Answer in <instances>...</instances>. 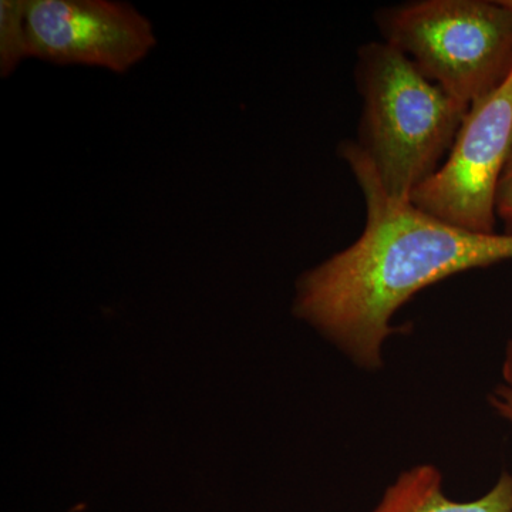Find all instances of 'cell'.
I'll return each instance as SVG.
<instances>
[{"mask_svg":"<svg viewBox=\"0 0 512 512\" xmlns=\"http://www.w3.org/2000/svg\"><path fill=\"white\" fill-rule=\"evenodd\" d=\"M338 154L366 204L357 241L298 279L293 315L369 372L383 367L394 315L427 286L512 261V235H481L447 224L386 190L355 140Z\"/></svg>","mask_w":512,"mask_h":512,"instance_id":"cell-1","label":"cell"},{"mask_svg":"<svg viewBox=\"0 0 512 512\" xmlns=\"http://www.w3.org/2000/svg\"><path fill=\"white\" fill-rule=\"evenodd\" d=\"M355 79L363 101L357 146L384 190L412 201L414 191L446 161L470 106L383 40L357 50Z\"/></svg>","mask_w":512,"mask_h":512,"instance_id":"cell-2","label":"cell"},{"mask_svg":"<svg viewBox=\"0 0 512 512\" xmlns=\"http://www.w3.org/2000/svg\"><path fill=\"white\" fill-rule=\"evenodd\" d=\"M383 42L471 106L512 73V0H416L377 10Z\"/></svg>","mask_w":512,"mask_h":512,"instance_id":"cell-3","label":"cell"},{"mask_svg":"<svg viewBox=\"0 0 512 512\" xmlns=\"http://www.w3.org/2000/svg\"><path fill=\"white\" fill-rule=\"evenodd\" d=\"M512 144V73L471 104L436 174L417 188L421 211L474 234H495V190Z\"/></svg>","mask_w":512,"mask_h":512,"instance_id":"cell-4","label":"cell"},{"mask_svg":"<svg viewBox=\"0 0 512 512\" xmlns=\"http://www.w3.org/2000/svg\"><path fill=\"white\" fill-rule=\"evenodd\" d=\"M26 29L32 59L117 74L130 72L157 45L150 20L114 0H26Z\"/></svg>","mask_w":512,"mask_h":512,"instance_id":"cell-5","label":"cell"},{"mask_svg":"<svg viewBox=\"0 0 512 512\" xmlns=\"http://www.w3.org/2000/svg\"><path fill=\"white\" fill-rule=\"evenodd\" d=\"M372 512H512V474H501L494 487L473 501H454L444 493L443 474L419 464L404 471L384 491Z\"/></svg>","mask_w":512,"mask_h":512,"instance_id":"cell-6","label":"cell"},{"mask_svg":"<svg viewBox=\"0 0 512 512\" xmlns=\"http://www.w3.org/2000/svg\"><path fill=\"white\" fill-rule=\"evenodd\" d=\"M29 59L26 0L0 2V76L8 79Z\"/></svg>","mask_w":512,"mask_h":512,"instance_id":"cell-7","label":"cell"},{"mask_svg":"<svg viewBox=\"0 0 512 512\" xmlns=\"http://www.w3.org/2000/svg\"><path fill=\"white\" fill-rule=\"evenodd\" d=\"M495 215L503 222L504 234L512 235V144L495 190Z\"/></svg>","mask_w":512,"mask_h":512,"instance_id":"cell-8","label":"cell"},{"mask_svg":"<svg viewBox=\"0 0 512 512\" xmlns=\"http://www.w3.org/2000/svg\"><path fill=\"white\" fill-rule=\"evenodd\" d=\"M488 403L501 419L510 421L512 424V387L501 383L488 394Z\"/></svg>","mask_w":512,"mask_h":512,"instance_id":"cell-9","label":"cell"},{"mask_svg":"<svg viewBox=\"0 0 512 512\" xmlns=\"http://www.w3.org/2000/svg\"><path fill=\"white\" fill-rule=\"evenodd\" d=\"M504 383L512 387V339L508 340L503 362Z\"/></svg>","mask_w":512,"mask_h":512,"instance_id":"cell-10","label":"cell"},{"mask_svg":"<svg viewBox=\"0 0 512 512\" xmlns=\"http://www.w3.org/2000/svg\"><path fill=\"white\" fill-rule=\"evenodd\" d=\"M84 510H86V505L79 504L76 505V507L72 508V510H70L69 512H83Z\"/></svg>","mask_w":512,"mask_h":512,"instance_id":"cell-11","label":"cell"}]
</instances>
